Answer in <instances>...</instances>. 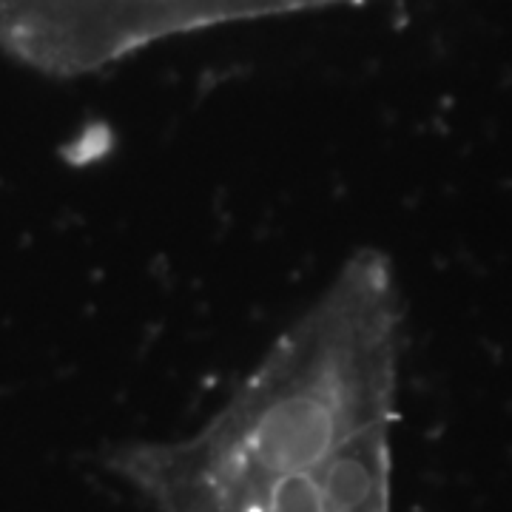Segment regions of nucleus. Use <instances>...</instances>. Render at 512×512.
Returning <instances> with one entry per match:
<instances>
[{
	"instance_id": "1",
	"label": "nucleus",
	"mask_w": 512,
	"mask_h": 512,
	"mask_svg": "<svg viewBox=\"0 0 512 512\" xmlns=\"http://www.w3.org/2000/svg\"><path fill=\"white\" fill-rule=\"evenodd\" d=\"M404 299L359 248L191 436L111 467L154 512H393Z\"/></svg>"
},
{
	"instance_id": "2",
	"label": "nucleus",
	"mask_w": 512,
	"mask_h": 512,
	"mask_svg": "<svg viewBox=\"0 0 512 512\" xmlns=\"http://www.w3.org/2000/svg\"><path fill=\"white\" fill-rule=\"evenodd\" d=\"M367 0H0V49L49 77H86L168 37Z\"/></svg>"
}]
</instances>
